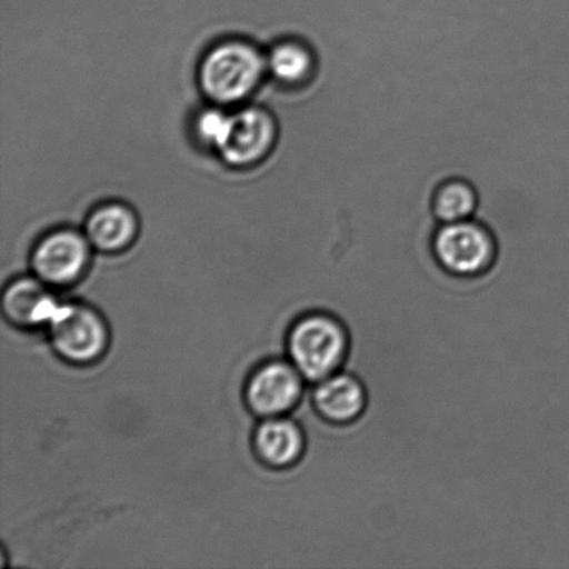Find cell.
Masks as SVG:
<instances>
[{"label":"cell","mask_w":569,"mask_h":569,"mask_svg":"<svg viewBox=\"0 0 569 569\" xmlns=\"http://www.w3.org/2000/svg\"><path fill=\"white\" fill-rule=\"evenodd\" d=\"M349 348L348 329L327 312L299 318L288 335L290 362L310 382H320L338 372L348 359Z\"/></svg>","instance_id":"6da1fadb"},{"label":"cell","mask_w":569,"mask_h":569,"mask_svg":"<svg viewBox=\"0 0 569 569\" xmlns=\"http://www.w3.org/2000/svg\"><path fill=\"white\" fill-rule=\"evenodd\" d=\"M267 60L253 44L230 41L217 44L204 56L199 83L210 100L220 104L241 102L258 88Z\"/></svg>","instance_id":"7a4b0ae2"},{"label":"cell","mask_w":569,"mask_h":569,"mask_svg":"<svg viewBox=\"0 0 569 569\" xmlns=\"http://www.w3.org/2000/svg\"><path fill=\"white\" fill-rule=\"evenodd\" d=\"M48 329L56 353L72 365L97 361L108 349V326L92 307L81 303L60 305Z\"/></svg>","instance_id":"3957f363"},{"label":"cell","mask_w":569,"mask_h":569,"mask_svg":"<svg viewBox=\"0 0 569 569\" xmlns=\"http://www.w3.org/2000/svg\"><path fill=\"white\" fill-rule=\"evenodd\" d=\"M496 247L487 228L472 221L443 224L433 238V254L442 269L459 277H473L493 263Z\"/></svg>","instance_id":"277c9868"},{"label":"cell","mask_w":569,"mask_h":569,"mask_svg":"<svg viewBox=\"0 0 569 569\" xmlns=\"http://www.w3.org/2000/svg\"><path fill=\"white\" fill-rule=\"evenodd\" d=\"M31 261L38 280L52 287H67L86 274L91 261V242L77 231H56L37 244Z\"/></svg>","instance_id":"5b68a950"},{"label":"cell","mask_w":569,"mask_h":569,"mask_svg":"<svg viewBox=\"0 0 569 569\" xmlns=\"http://www.w3.org/2000/svg\"><path fill=\"white\" fill-rule=\"evenodd\" d=\"M305 381L292 362L269 361L249 378L244 398L254 415L281 417L298 406Z\"/></svg>","instance_id":"8992f818"},{"label":"cell","mask_w":569,"mask_h":569,"mask_svg":"<svg viewBox=\"0 0 569 569\" xmlns=\"http://www.w3.org/2000/svg\"><path fill=\"white\" fill-rule=\"evenodd\" d=\"M276 137L277 126L272 116L263 109L248 108L231 116L227 137L217 150L230 166H252L266 158Z\"/></svg>","instance_id":"52a82bcc"},{"label":"cell","mask_w":569,"mask_h":569,"mask_svg":"<svg viewBox=\"0 0 569 569\" xmlns=\"http://www.w3.org/2000/svg\"><path fill=\"white\" fill-rule=\"evenodd\" d=\"M367 390L359 378L349 372H335L317 382L312 403L323 420L335 426H349L365 415Z\"/></svg>","instance_id":"ba28073f"},{"label":"cell","mask_w":569,"mask_h":569,"mask_svg":"<svg viewBox=\"0 0 569 569\" xmlns=\"http://www.w3.org/2000/svg\"><path fill=\"white\" fill-rule=\"evenodd\" d=\"M60 306L41 280L21 278L3 295V311L10 322L22 328L48 326Z\"/></svg>","instance_id":"9c48e42d"},{"label":"cell","mask_w":569,"mask_h":569,"mask_svg":"<svg viewBox=\"0 0 569 569\" xmlns=\"http://www.w3.org/2000/svg\"><path fill=\"white\" fill-rule=\"evenodd\" d=\"M305 435L298 423L289 418H266L256 429L253 446L256 455L274 468H288L298 462L305 451Z\"/></svg>","instance_id":"30bf717a"},{"label":"cell","mask_w":569,"mask_h":569,"mask_svg":"<svg viewBox=\"0 0 569 569\" xmlns=\"http://www.w3.org/2000/svg\"><path fill=\"white\" fill-rule=\"evenodd\" d=\"M138 232V220L130 208L120 203L100 206L87 221V238L102 252H120L130 247Z\"/></svg>","instance_id":"8fae6325"},{"label":"cell","mask_w":569,"mask_h":569,"mask_svg":"<svg viewBox=\"0 0 569 569\" xmlns=\"http://www.w3.org/2000/svg\"><path fill=\"white\" fill-rule=\"evenodd\" d=\"M477 208V193L465 181L443 183L435 193L433 213L443 224L470 219Z\"/></svg>","instance_id":"7c38bea8"},{"label":"cell","mask_w":569,"mask_h":569,"mask_svg":"<svg viewBox=\"0 0 569 569\" xmlns=\"http://www.w3.org/2000/svg\"><path fill=\"white\" fill-rule=\"evenodd\" d=\"M311 61L309 50L299 43L287 42L272 49L267 58V69H270L278 80L295 83L310 74Z\"/></svg>","instance_id":"4fadbf2b"},{"label":"cell","mask_w":569,"mask_h":569,"mask_svg":"<svg viewBox=\"0 0 569 569\" xmlns=\"http://www.w3.org/2000/svg\"><path fill=\"white\" fill-rule=\"evenodd\" d=\"M231 124V116L217 109L204 110L197 120V132L203 142L219 149L224 141L228 128Z\"/></svg>","instance_id":"5bb4252c"}]
</instances>
